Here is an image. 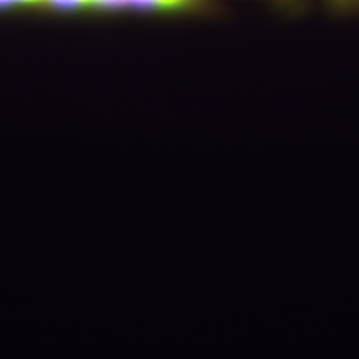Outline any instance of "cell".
<instances>
[{
    "instance_id": "obj_1",
    "label": "cell",
    "mask_w": 359,
    "mask_h": 359,
    "mask_svg": "<svg viewBox=\"0 0 359 359\" xmlns=\"http://www.w3.org/2000/svg\"><path fill=\"white\" fill-rule=\"evenodd\" d=\"M212 0H127V8L152 13H183L217 9Z\"/></svg>"
},
{
    "instance_id": "obj_2",
    "label": "cell",
    "mask_w": 359,
    "mask_h": 359,
    "mask_svg": "<svg viewBox=\"0 0 359 359\" xmlns=\"http://www.w3.org/2000/svg\"><path fill=\"white\" fill-rule=\"evenodd\" d=\"M48 6L61 11H78V9L95 8L94 0H49Z\"/></svg>"
},
{
    "instance_id": "obj_3",
    "label": "cell",
    "mask_w": 359,
    "mask_h": 359,
    "mask_svg": "<svg viewBox=\"0 0 359 359\" xmlns=\"http://www.w3.org/2000/svg\"><path fill=\"white\" fill-rule=\"evenodd\" d=\"M49 0H0V8L20 6H47Z\"/></svg>"
},
{
    "instance_id": "obj_4",
    "label": "cell",
    "mask_w": 359,
    "mask_h": 359,
    "mask_svg": "<svg viewBox=\"0 0 359 359\" xmlns=\"http://www.w3.org/2000/svg\"><path fill=\"white\" fill-rule=\"evenodd\" d=\"M95 8L123 9L127 8V0H94Z\"/></svg>"
},
{
    "instance_id": "obj_5",
    "label": "cell",
    "mask_w": 359,
    "mask_h": 359,
    "mask_svg": "<svg viewBox=\"0 0 359 359\" xmlns=\"http://www.w3.org/2000/svg\"><path fill=\"white\" fill-rule=\"evenodd\" d=\"M273 1L287 11H297L302 6V0H273Z\"/></svg>"
}]
</instances>
